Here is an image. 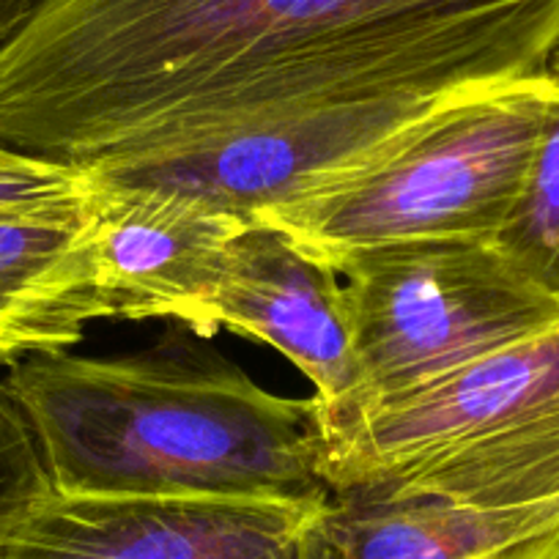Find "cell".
<instances>
[{
	"label": "cell",
	"instance_id": "6da1fadb",
	"mask_svg": "<svg viewBox=\"0 0 559 559\" xmlns=\"http://www.w3.org/2000/svg\"><path fill=\"white\" fill-rule=\"evenodd\" d=\"M559 0H41L0 50V146L152 168L319 112L546 74Z\"/></svg>",
	"mask_w": 559,
	"mask_h": 559
},
{
	"label": "cell",
	"instance_id": "7a4b0ae2",
	"mask_svg": "<svg viewBox=\"0 0 559 559\" xmlns=\"http://www.w3.org/2000/svg\"><path fill=\"white\" fill-rule=\"evenodd\" d=\"M195 337L176 324L138 354L12 362L52 491L324 504L313 397L263 390Z\"/></svg>",
	"mask_w": 559,
	"mask_h": 559
},
{
	"label": "cell",
	"instance_id": "3957f363",
	"mask_svg": "<svg viewBox=\"0 0 559 559\" xmlns=\"http://www.w3.org/2000/svg\"><path fill=\"white\" fill-rule=\"evenodd\" d=\"M316 419L332 493L559 502V324L406 395Z\"/></svg>",
	"mask_w": 559,
	"mask_h": 559
},
{
	"label": "cell",
	"instance_id": "277c9868",
	"mask_svg": "<svg viewBox=\"0 0 559 559\" xmlns=\"http://www.w3.org/2000/svg\"><path fill=\"white\" fill-rule=\"evenodd\" d=\"M557 88L537 74L439 107L368 163L252 223L274 225L324 263L395 241L493 239L519 203Z\"/></svg>",
	"mask_w": 559,
	"mask_h": 559
},
{
	"label": "cell",
	"instance_id": "5b68a950",
	"mask_svg": "<svg viewBox=\"0 0 559 559\" xmlns=\"http://www.w3.org/2000/svg\"><path fill=\"white\" fill-rule=\"evenodd\" d=\"M330 266L346 277L343 294L362 370V401L352 412L406 395L559 324V305L493 239L395 241L348 252Z\"/></svg>",
	"mask_w": 559,
	"mask_h": 559
},
{
	"label": "cell",
	"instance_id": "8992f818",
	"mask_svg": "<svg viewBox=\"0 0 559 559\" xmlns=\"http://www.w3.org/2000/svg\"><path fill=\"white\" fill-rule=\"evenodd\" d=\"M91 179L85 228L96 319H168L209 337V302L250 223L174 187Z\"/></svg>",
	"mask_w": 559,
	"mask_h": 559
},
{
	"label": "cell",
	"instance_id": "52a82bcc",
	"mask_svg": "<svg viewBox=\"0 0 559 559\" xmlns=\"http://www.w3.org/2000/svg\"><path fill=\"white\" fill-rule=\"evenodd\" d=\"M321 504L50 491L0 559H308Z\"/></svg>",
	"mask_w": 559,
	"mask_h": 559
},
{
	"label": "cell",
	"instance_id": "ba28073f",
	"mask_svg": "<svg viewBox=\"0 0 559 559\" xmlns=\"http://www.w3.org/2000/svg\"><path fill=\"white\" fill-rule=\"evenodd\" d=\"M341 274L280 228L250 223L230 245L209 302V337H252L292 359L316 386V412L346 414L362 401V370Z\"/></svg>",
	"mask_w": 559,
	"mask_h": 559
},
{
	"label": "cell",
	"instance_id": "9c48e42d",
	"mask_svg": "<svg viewBox=\"0 0 559 559\" xmlns=\"http://www.w3.org/2000/svg\"><path fill=\"white\" fill-rule=\"evenodd\" d=\"M461 99L469 96L401 99L319 112L286 127L228 140L223 146L209 148L195 157L174 159L152 168L121 170V174L91 176L132 181V185L174 187L206 198L252 223L263 209L292 201L368 163L414 123L428 118L439 107Z\"/></svg>",
	"mask_w": 559,
	"mask_h": 559
},
{
	"label": "cell",
	"instance_id": "30bf717a",
	"mask_svg": "<svg viewBox=\"0 0 559 559\" xmlns=\"http://www.w3.org/2000/svg\"><path fill=\"white\" fill-rule=\"evenodd\" d=\"M308 559H559V502L480 508L428 493H332Z\"/></svg>",
	"mask_w": 559,
	"mask_h": 559
},
{
	"label": "cell",
	"instance_id": "8fae6325",
	"mask_svg": "<svg viewBox=\"0 0 559 559\" xmlns=\"http://www.w3.org/2000/svg\"><path fill=\"white\" fill-rule=\"evenodd\" d=\"M94 313V261L80 217H0V362L67 352Z\"/></svg>",
	"mask_w": 559,
	"mask_h": 559
},
{
	"label": "cell",
	"instance_id": "7c38bea8",
	"mask_svg": "<svg viewBox=\"0 0 559 559\" xmlns=\"http://www.w3.org/2000/svg\"><path fill=\"white\" fill-rule=\"evenodd\" d=\"M493 245L559 305V88L546 102L530 176Z\"/></svg>",
	"mask_w": 559,
	"mask_h": 559
},
{
	"label": "cell",
	"instance_id": "4fadbf2b",
	"mask_svg": "<svg viewBox=\"0 0 559 559\" xmlns=\"http://www.w3.org/2000/svg\"><path fill=\"white\" fill-rule=\"evenodd\" d=\"M91 190L85 170L0 146V217H80Z\"/></svg>",
	"mask_w": 559,
	"mask_h": 559
},
{
	"label": "cell",
	"instance_id": "5bb4252c",
	"mask_svg": "<svg viewBox=\"0 0 559 559\" xmlns=\"http://www.w3.org/2000/svg\"><path fill=\"white\" fill-rule=\"evenodd\" d=\"M52 491L39 442L0 381V543Z\"/></svg>",
	"mask_w": 559,
	"mask_h": 559
},
{
	"label": "cell",
	"instance_id": "9a60e30c",
	"mask_svg": "<svg viewBox=\"0 0 559 559\" xmlns=\"http://www.w3.org/2000/svg\"><path fill=\"white\" fill-rule=\"evenodd\" d=\"M39 7L41 0H0V50L17 39Z\"/></svg>",
	"mask_w": 559,
	"mask_h": 559
},
{
	"label": "cell",
	"instance_id": "2e32d148",
	"mask_svg": "<svg viewBox=\"0 0 559 559\" xmlns=\"http://www.w3.org/2000/svg\"><path fill=\"white\" fill-rule=\"evenodd\" d=\"M546 74H548V78L554 80V83L559 85V41H557V45H554L551 56H548V63H546Z\"/></svg>",
	"mask_w": 559,
	"mask_h": 559
}]
</instances>
